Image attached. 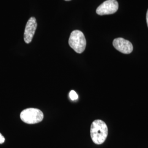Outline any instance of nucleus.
Returning a JSON list of instances; mask_svg holds the SVG:
<instances>
[{
	"instance_id": "1",
	"label": "nucleus",
	"mask_w": 148,
	"mask_h": 148,
	"mask_svg": "<svg viewBox=\"0 0 148 148\" xmlns=\"http://www.w3.org/2000/svg\"><path fill=\"white\" fill-rule=\"evenodd\" d=\"M90 133L93 143L97 145H100L106 141L108 137V126L103 121L96 120L91 125Z\"/></svg>"
},
{
	"instance_id": "2",
	"label": "nucleus",
	"mask_w": 148,
	"mask_h": 148,
	"mask_svg": "<svg viewBox=\"0 0 148 148\" xmlns=\"http://www.w3.org/2000/svg\"><path fill=\"white\" fill-rule=\"evenodd\" d=\"M69 46L77 53H82L86 47V40L83 32L79 30H74L70 34Z\"/></svg>"
},
{
	"instance_id": "3",
	"label": "nucleus",
	"mask_w": 148,
	"mask_h": 148,
	"mask_svg": "<svg viewBox=\"0 0 148 148\" xmlns=\"http://www.w3.org/2000/svg\"><path fill=\"white\" fill-rule=\"evenodd\" d=\"M21 120L27 124H35L42 121L43 114L36 108H28L21 111L20 115Z\"/></svg>"
},
{
	"instance_id": "4",
	"label": "nucleus",
	"mask_w": 148,
	"mask_h": 148,
	"mask_svg": "<svg viewBox=\"0 0 148 148\" xmlns=\"http://www.w3.org/2000/svg\"><path fill=\"white\" fill-rule=\"evenodd\" d=\"M119 8V3L116 0H106L99 5L96 13L99 16L112 14L116 12Z\"/></svg>"
},
{
	"instance_id": "5",
	"label": "nucleus",
	"mask_w": 148,
	"mask_h": 148,
	"mask_svg": "<svg viewBox=\"0 0 148 148\" xmlns=\"http://www.w3.org/2000/svg\"><path fill=\"white\" fill-rule=\"evenodd\" d=\"M37 27L36 19L34 17H31L27 22L24 34V40L26 43L32 42Z\"/></svg>"
},
{
	"instance_id": "6",
	"label": "nucleus",
	"mask_w": 148,
	"mask_h": 148,
	"mask_svg": "<svg viewBox=\"0 0 148 148\" xmlns=\"http://www.w3.org/2000/svg\"><path fill=\"white\" fill-rule=\"evenodd\" d=\"M112 44L116 49L123 54H130L133 51L132 44L123 38L114 39Z\"/></svg>"
},
{
	"instance_id": "7",
	"label": "nucleus",
	"mask_w": 148,
	"mask_h": 148,
	"mask_svg": "<svg viewBox=\"0 0 148 148\" xmlns=\"http://www.w3.org/2000/svg\"><path fill=\"white\" fill-rule=\"evenodd\" d=\"M69 97L72 100V101H75L77 100L78 99V95L76 93V92L75 90H71L69 93Z\"/></svg>"
},
{
	"instance_id": "8",
	"label": "nucleus",
	"mask_w": 148,
	"mask_h": 148,
	"mask_svg": "<svg viewBox=\"0 0 148 148\" xmlns=\"http://www.w3.org/2000/svg\"><path fill=\"white\" fill-rule=\"evenodd\" d=\"M5 141V139L4 137L0 133V144L4 143Z\"/></svg>"
},
{
	"instance_id": "9",
	"label": "nucleus",
	"mask_w": 148,
	"mask_h": 148,
	"mask_svg": "<svg viewBox=\"0 0 148 148\" xmlns=\"http://www.w3.org/2000/svg\"><path fill=\"white\" fill-rule=\"evenodd\" d=\"M147 25H148V10L147 13Z\"/></svg>"
},
{
	"instance_id": "10",
	"label": "nucleus",
	"mask_w": 148,
	"mask_h": 148,
	"mask_svg": "<svg viewBox=\"0 0 148 148\" xmlns=\"http://www.w3.org/2000/svg\"><path fill=\"white\" fill-rule=\"evenodd\" d=\"M65 1H71V0H65Z\"/></svg>"
}]
</instances>
